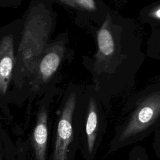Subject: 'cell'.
<instances>
[{
    "mask_svg": "<svg viewBox=\"0 0 160 160\" xmlns=\"http://www.w3.org/2000/svg\"><path fill=\"white\" fill-rule=\"evenodd\" d=\"M101 117L98 102L93 97H91L88 102L86 122V134L88 150L92 154L101 131Z\"/></svg>",
    "mask_w": 160,
    "mask_h": 160,
    "instance_id": "3",
    "label": "cell"
},
{
    "mask_svg": "<svg viewBox=\"0 0 160 160\" xmlns=\"http://www.w3.org/2000/svg\"><path fill=\"white\" fill-rule=\"evenodd\" d=\"M62 1H66V0H62Z\"/></svg>",
    "mask_w": 160,
    "mask_h": 160,
    "instance_id": "11",
    "label": "cell"
},
{
    "mask_svg": "<svg viewBox=\"0 0 160 160\" xmlns=\"http://www.w3.org/2000/svg\"><path fill=\"white\" fill-rule=\"evenodd\" d=\"M152 15L156 19H160V8L156 9L155 11H154L152 13Z\"/></svg>",
    "mask_w": 160,
    "mask_h": 160,
    "instance_id": "10",
    "label": "cell"
},
{
    "mask_svg": "<svg viewBox=\"0 0 160 160\" xmlns=\"http://www.w3.org/2000/svg\"><path fill=\"white\" fill-rule=\"evenodd\" d=\"M153 134L152 148L156 158L160 160V129L155 132Z\"/></svg>",
    "mask_w": 160,
    "mask_h": 160,
    "instance_id": "8",
    "label": "cell"
},
{
    "mask_svg": "<svg viewBox=\"0 0 160 160\" xmlns=\"http://www.w3.org/2000/svg\"><path fill=\"white\" fill-rule=\"evenodd\" d=\"M160 129V86L134 95L122 108L110 142V153L142 141Z\"/></svg>",
    "mask_w": 160,
    "mask_h": 160,
    "instance_id": "1",
    "label": "cell"
},
{
    "mask_svg": "<svg viewBox=\"0 0 160 160\" xmlns=\"http://www.w3.org/2000/svg\"><path fill=\"white\" fill-rule=\"evenodd\" d=\"M61 62V57L58 53L54 51L47 53L42 59L39 71L44 79L50 78L58 69Z\"/></svg>",
    "mask_w": 160,
    "mask_h": 160,
    "instance_id": "6",
    "label": "cell"
},
{
    "mask_svg": "<svg viewBox=\"0 0 160 160\" xmlns=\"http://www.w3.org/2000/svg\"><path fill=\"white\" fill-rule=\"evenodd\" d=\"M76 106V96L72 93L66 101L57 130L53 160H67L68 149L73 138L72 118Z\"/></svg>",
    "mask_w": 160,
    "mask_h": 160,
    "instance_id": "2",
    "label": "cell"
},
{
    "mask_svg": "<svg viewBox=\"0 0 160 160\" xmlns=\"http://www.w3.org/2000/svg\"><path fill=\"white\" fill-rule=\"evenodd\" d=\"M81 8L88 11H95L96 9V4L94 0H74Z\"/></svg>",
    "mask_w": 160,
    "mask_h": 160,
    "instance_id": "9",
    "label": "cell"
},
{
    "mask_svg": "<svg viewBox=\"0 0 160 160\" xmlns=\"http://www.w3.org/2000/svg\"><path fill=\"white\" fill-rule=\"evenodd\" d=\"M14 64V44L9 37L0 42V92L7 90Z\"/></svg>",
    "mask_w": 160,
    "mask_h": 160,
    "instance_id": "4",
    "label": "cell"
},
{
    "mask_svg": "<svg viewBox=\"0 0 160 160\" xmlns=\"http://www.w3.org/2000/svg\"><path fill=\"white\" fill-rule=\"evenodd\" d=\"M48 140V114L42 108L38 115V120L34 130L32 143L36 160H45Z\"/></svg>",
    "mask_w": 160,
    "mask_h": 160,
    "instance_id": "5",
    "label": "cell"
},
{
    "mask_svg": "<svg viewBox=\"0 0 160 160\" xmlns=\"http://www.w3.org/2000/svg\"><path fill=\"white\" fill-rule=\"evenodd\" d=\"M128 160H150L146 149L140 146H134L128 153Z\"/></svg>",
    "mask_w": 160,
    "mask_h": 160,
    "instance_id": "7",
    "label": "cell"
}]
</instances>
